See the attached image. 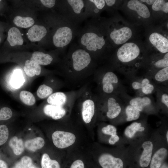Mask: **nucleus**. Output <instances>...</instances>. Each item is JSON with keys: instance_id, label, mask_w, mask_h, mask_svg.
I'll use <instances>...</instances> for the list:
<instances>
[{"instance_id": "obj_44", "label": "nucleus", "mask_w": 168, "mask_h": 168, "mask_svg": "<svg viewBox=\"0 0 168 168\" xmlns=\"http://www.w3.org/2000/svg\"><path fill=\"white\" fill-rule=\"evenodd\" d=\"M142 2H146L147 4L148 5H152L154 3L155 0H140Z\"/></svg>"}, {"instance_id": "obj_48", "label": "nucleus", "mask_w": 168, "mask_h": 168, "mask_svg": "<svg viewBox=\"0 0 168 168\" xmlns=\"http://www.w3.org/2000/svg\"><path fill=\"white\" fill-rule=\"evenodd\" d=\"M1 0H0V2H1Z\"/></svg>"}, {"instance_id": "obj_24", "label": "nucleus", "mask_w": 168, "mask_h": 168, "mask_svg": "<svg viewBox=\"0 0 168 168\" xmlns=\"http://www.w3.org/2000/svg\"><path fill=\"white\" fill-rule=\"evenodd\" d=\"M144 129L145 128L142 126L141 123L134 122L126 127L124 131V134L126 136L131 138L134 136L137 132H142Z\"/></svg>"}, {"instance_id": "obj_33", "label": "nucleus", "mask_w": 168, "mask_h": 168, "mask_svg": "<svg viewBox=\"0 0 168 168\" xmlns=\"http://www.w3.org/2000/svg\"><path fill=\"white\" fill-rule=\"evenodd\" d=\"M9 136L7 127L5 125H0V146L4 144L7 140Z\"/></svg>"}, {"instance_id": "obj_35", "label": "nucleus", "mask_w": 168, "mask_h": 168, "mask_svg": "<svg viewBox=\"0 0 168 168\" xmlns=\"http://www.w3.org/2000/svg\"><path fill=\"white\" fill-rule=\"evenodd\" d=\"M155 66L158 68H164L168 67V53L164 55L163 58L157 60L154 63Z\"/></svg>"}, {"instance_id": "obj_38", "label": "nucleus", "mask_w": 168, "mask_h": 168, "mask_svg": "<svg viewBox=\"0 0 168 168\" xmlns=\"http://www.w3.org/2000/svg\"><path fill=\"white\" fill-rule=\"evenodd\" d=\"M40 1L44 7L48 8L54 7L57 1L55 0H41Z\"/></svg>"}, {"instance_id": "obj_30", "label": "nucleus", "mask_w": 168, "mask_h": 168, "mask_svg": "<svg viewBox=\"0 0 168 168\" xmlns=\"http://www.w3.org/2000/svg\"><path fill=\"white\" fill-rule=\"evenodd\" d=\"M31 159L27 156L23 157L21 160L16 163L12 168H34L32 165Z\"/></svg>"}, {"instance_id": "obj_31", "label": "nucleus", "mask_w": 168, "mask_h": 168, "mask_svg": "<svg viewBox=\"0 0 168 168\" xmlns=\"http://www.w3.org/2000/svg\"><path fill=\"white\" fill-rule=\"evenodd\" d=\"M152 10L155 11H162L166 13L168 12V2L165 0H155L152 6Z\"/></svg>"}, {"instance_id": "obj_41", "label": "nucleus", "mask_w": 168, "mask_h": 168, "mask_svg": "<svg viewBox=\"0 0 168 168\" xmlns=\"http://www.w3.org/2000/svg\"><path fill=\"white\" fill-rule=\"evenodd\" d=\"M161 101L168 107V95L166 93L163 94L161 97Z\"/></svg>"}, {"instance_id": "obj_39", "label": "nucleus", "mask_w": 168, "mask_h": 168, "mask_svg": "<svg viewBox=\"0 0 168 168\" xmlns=\"http://www.w3.org/2000/svg\"><path fill=\"white\" fill-rule=\"evenodd\" d=\"M70 168H84V164L81 160H77L73 162Z\"/></svg>"}, {"instance_id": "obj_18", "label": "nucleus", "mask_w": 168, "mask_h": 168, "mask_svg": "<svg viewBox=\"0 0 168 168\" xmlns=\"http://www.w3.org/2000/svg\"><path fill=\"white\" fill-rule=\"evenodd\" d=\"M167 154V150L162 147L157 150L151 161L150 168H159Z\"/></svg>"}, {"instance_id": "obj_45", "label": "nucleus", "mask_w": 168, "mask_h": 168, "mask_svg": "<svg viewBox=\"0 0 168 168\" xmlns=\"http://www.w3.org/2000/svg\"><path fill=\"white\" fill-rule=\"evenodd\" d=\"M159 168H168V165L166 163H164Z\"/></svg>"}, {"instance_id": "obj_29", "label": "nucleus", "mask_w": 168, "mask_h": 168, "mask_svg": "<svg viewBox=\"0 0 168 168\" xmlns=\"http://www.w3.org/2000/svg\"><path fill=\"white\" fill-rule=\"evenodd\" d=\"M24 82V79L21 72L19 70L15 71L11 77V83L12 86L15 88H19Z\"/></svg>"}, {"instance_id": "obj_8", "label": "nucleus", "mask_w": 168, "mask_h": 168, "mask_svg": "<svg viewBox=\"0 0 168 168\" xmlns=\"http://www.w3.org/2000/svg\"><path fill=\"white\" fill-rule=\"evenodd\" d=\"M108 37L115 44L119 45L125 43L132 36V31L128 27H124L119 29L114 28L113 30H107Z\"/></svg>"}, {"instance_id": "obj_7", "label": "nucleus", "mask_w": 168, "mask_h": 168, "mask_svg": "<svg viewBox=\"0 0 168 168\" xmlns=\"http://www.w3.org/2000/svg\"><path fill=\"white\" fill-rule=\"evenodd\" d=\"M52 139L53 143L56 147L63 149L72 145L75 141L76 137L71 132L57 131L53 133Z\"/></svg>"}, {"instance_id": "obj_10", "label": "nucleus", "mask_w": 168, "mask_h": 168, "mask_svg": "<svg viewBox=\"0 0 168 168\" xmlns=\"http://www.w3.org/2000/svg\"><path fill=\"white\" fill-rule=\"evenodd\" d=\"M105 6L104 0H86L85 14L86 17L97 18Z\"/></svg>"}, {"instance_id": "obj_28", "label": "nucleus", "mask_w": 168, "mask_h": 168, "mask_svg": "<svg viewBox=\"0 0 168 168\" xmlns=\"http://www.w3.org/2000/svg\"><path fill=\"white\" fill-rule=\"evenodd\" d=\"M53 89L50 86L44 84L40 85L36 93L41 99L48 97L53 93Z\"/></svg>"}, {"instance_id": "obj_19", "label": "nucleus", "mask_w": 168, "mask_h": 168, "mask_svg": "<svg viewBox=\"0 0 168 168\" xmlns=\"http://www.w3.org/2000/svg\"><path fill=\"white\" fill-rule=\"evenodd\" d=\"M24 70L28 76L33 77L35 75H39L41 72V67L40 65L30 60L26 61Z\"/></svg>"}, {"instance_id": "obj_11", "label": "nucleus", "mask_w": 168, "mask_h": 168, "mask_svg": "<svg viewBox=\"0 0 168 168\" xmlns=\"http://www.w3.org/2000/svg\"><path fill=\"white\" fill-rule=\"evenodd\" d=\"M99 162L103 168H123V162L119 158L108 153L101 155L99 159Z\"/></svg>"}, {"instance_id": "obj_6", "label": "nucleus", "mask_w": 168, "mask_h": 168, "mask_svg": "<svg viewBox=\"0 0 168 168\" xmlns=\"http://www.w3.org/2000/svg\"><path fill=\"white\" fill-rule=\"evenodd\" d=\"M140 49L135 44L129 42L124 44L118 49L117 56L121 62L127 63L137 58L140 54Z\"/></svg>"}, {"instance_id": "obj_47", "label": "nucleus", "mask_w": 168, "mask_h": 168, "mask_svg": "<svg viewBox=\"0 0 168 168\" xmlns=\"http://www.w3.org/2000/svg\"><path fill=\"white\" fill-rule=\"evenodd\" d=\"M1 42V38L0 37V43Z\"/></svg>"}, {"instance_id": "obj_17", "label": "nucleus", "mask_w": 168, "mask_h": 168, "mask_svg": "<svg viewBox=\"0 0 168 168\" xmlns=\"http://www.w3.org/2000/svg\"><path fill=\"white\" fill-rule=\"evenodd\" d=\"M31 60L39 65H47L51 64L54 60L53 56L49 54L40 51L34 52Z\"/></svg>"}, {"instance_id": "obj_14", "label": "nucleus", "mask_w": 168, "mask_h": 168, "mask_svg": "<svg viewBox=\"0 0 168 168\" xmlns=\"http://www.w3.org/2000/svg\"><path fill=\"white\" fill-rule=\"evenodd\" d=\"M143 151L139 160V164L141 167H147L150 163L153 150V144L149 141H145L142 144Z\"/></svg>"}, {"instance_id": "obj_13", "label": "nucleus", "mask_w": 168, "mask_h": 168, "mask_svg": "<svg viewBox=\"0 0 168 168\" xmlns=\"http://www.w3.org/2000/svg\"><path fill=\"white\" fill-rule=\"evenodd\" d=\"M47 34V30L43 26L35 25L28 30L27 37L31 42L40 41L45 37Z\"/></svg>"}, {"instance_id": "obj_20", "label": "nucleus", "mask_w": 168, "mask_h": 168, "mask_svg": "<svg viewBox=\"0 0 168 168\" xmlns=\"http://www.w3.org/2000/svg\"><path fill=\"white\" fill-rule=\"evenodd\" d=\"M151 102V99L148 97H138L132 99L129 101V104L130 105L141 112L143 110L145 107L150 105Z\"/></svg>"}, {"instance_id": "obj_26", "label": "nucleus", "mask_w": 168, "mask_h": 168, "mask_svg": "<svg viewBox=\"0 0 168 168\" xmlns=\"http://www.w3.org/2000/svg\"><path fill=\"white\" fill-rule=\"evenodd\" d=\"M20 98L21 101L25 104L28 105H32L35 102V99L33 94L30 92L22 91L20 94Z\"/></svg>"}, {"instance_id": "obj_1", "label": "nucleus", "mask_w": 168, "mask_h": 168, "mask_svg": "<svg viewBox=\"0 0 168 168\" xmlns=\"http://www.w3.org/2000/svg\"><path fill=\"white\" fill-rule=\"evenodd\" d=\"M61 64L66 86L76 88L81 87L89 82L97 68L98 63L77 43H72L64 55Z\"/></svg>"}, {"instance_id": "obj_15", "label": "nucleus", "mask_w": 168, "mask_h": 168, "mask_svg": "<svg viewBox=\"0 0 168 168\" xmlns=\"http://www.w3.org/2000/svg\"><path fill=\"white\" fill-rule=\"evenodd\" d=\"M127 7L129 9L136 11L139 15L143 18H147L150 16V13L147 7L138 0L129 1L127 4Z\"/></svg>"}, {"instance_id": "obj_37", "label": "nucleus", "mask_w": 168, "mask_h": 168, "mask_svg": "<svg viewBox=\"0 0 168 168\" xmlns=\"http://www.w3.org/2000/svg\"><path fill=\"white\" fill-rule=\"evenodd\" d=\"M154 89V86L150 83L145 85L141 89L142 92L145 94L151 93Z\"/></svg>"}, {"instance_id": "obj_3", "label": "nucleus", "mask_w": 168, "mask_h": 168, "mask_svg": "<svg viewBox=\"0 0 168 168\" xmlns=\"http://www.w3.org/2000/svg\"><path fill=\"white\" fill-rule=\"evenodd\" d=\"M59 20L52 41L54 46L63 52L77 37L81 28L80 25L69 21L61 15Z\"/></svg>"}, {"instance_id": "obj_43", "label": "nucleus", "mask_w": 168, "mask_h": 168, "mask_svg": "<svg viewBox=\"0 0 168 168\" xmlns=\"http://www.w3.org/2000/svg\"><path fill=\"white\" fill-rule=\"evenodd\" d=\"M0 168H8L7 163L1 160H0Z\"/></svg>"}, {"instance_id": "obj_4", "label": "nucleus", "mask_w": 168, "mask_h": 168, "mask_svg": "<svg viewBox=\"0 0 168 168\" xmlns=\"http://www.w3.org/2000/svg\"><path fill=\"white\" fill-rule=\"evenodd\" d=\"M60 4L61 15L69 21L80 25L87 19L86 0H62Z\"/></svg>"}, {"instance_id": "obj_34", "label": "nucleus", "mask_w": 168, "mask_h": 168, "mask_svg": "<svg viewBox=\"0 0 168 168\" xmlns=\"http://www.w3.org/2000/svg\"><path fill=\"white\" fill-rule=\"evenodd\" d=\"M12 115V113L10 109L6 107H2L0 110V121L8 119Z\"/></svg>"}, {"instance_id": "obj_21", "label": "nucleus", "mask_w": 168, "mask_h": 168, "mask_svg": "<svg viewBox=\"0 0 168 168\" xmlns=\"http://www.w3.org/2000/svg\"><path fill=\"white\" fill-rule=\"evenodd\" d=\"M44 141L42 138L38 137L26 141L25 142V146L28 150L35 152L44 146Z\"/></svg>"}, {"instance_id": "obj_25", "label": "nucleus", "mask_w": 168, "mask_h": 168, "mask_svg": "<svg viewBox=\"0 0 168 168\" xmlns=\"http://www.w3.org/2000/svg\"><path fill=\"white\" fill-rule=\"evenodd\" d=\"M41 165L42 168H60L58 162L51 159L47 153H44L42 156Z\"/></svg>"}, {"instance_id": "obj_22", "label": "nucleus", "mask_w": 168, "mask_h": 168, "mask_svg": "<svg viewBox=\"0 0 168 168\" xmlns=\"http://www.w3.org/2000/svg\"><path fill=\"white\" fill-rule=\"evenodd\" d=\"M9 146L12 149L14 153L17 155L21 154L24 150V143L22 140L14 136L11 139L9 142Z\"/></svg>"}, {"instance_id": "obj_40", "label": "nucleus", "mask_w": 168, "mask_h": 168, "mask_svg": "<svg viewBox=\"0 0 168 168\" xmlns=\"http://www.w3.org/2000/svg\"><path fill=\"white\" fill-rule=\"evenodd\" d=\"M119 139V137L116 134L111 136L109 140V143L111 145L114 144Z\"/></svg>"}, {"instance_id": "obj_27", "label": "nucleus", "mask_w": 168, "mask_h": 168, "mask_svg": "<svg viewBox=\"0 0 168 168\" xmlns=\"http://www.w3.org/2000/svg\"><path fill=\"white\" fill-rule=\"evenodd\" d=\"M125 113L127 116L126 120L128 121L137 120L140 116V112L130 105L126 107Z\"/></svg>"}, {"instance_id": "obj_2", "label": "nucleus", "mask_w": 168, "mask_h": 168, "mask_svg": "<svg viewBox=\"0 0 168 168\" xmlns=\"http://www.w3.org/2000/svg\"><path fill=\"white\" fill-rule=\"evenodd\" d=\"M105 30L97 18L86 21L77 36L78 45L88 52L97 63L105 57L107 41Z\"/></svg>"}, {"instance_id": "obj_32", "label": "nucleus", "mask_w": 168, "mask_h": 168, "mask_svg": "<svg viewBox=\"0 0 168 168\" xmlns=\"http://www.w3.org/2000/svg\"><path fill=\"white\" fill-rule=\"evenodd\" d=\"M155 79L159 82H164L168 79V67L163 68L158 72L154 76Z\"/></svg>"}, {"instance_id": "obj_42", "label": "nucleus", "mask_w": 168, "mask_h": 168, "mask_svg": "<svg viewBox=\"0 0 168 168\" xmlns=\"http://www.w3.org/2000/svg\"><path fill=\"white\" fill-rule=\"evenodd\" d=\"M105 5L108 7H111L113 6L116 2L114 0H105Z\"/></svg>"}, {"instance_id": "obj_16", "label": "nucleus", "mask_w": 168, "mask_h": 168, "mask_svg": "<svg viewBox=\"0 0 168 168\" xmlns=\"http://www.w3.org/2000/svg\"><path fill=\"white\" fill-rule=\"evenodd\" d=\"M7 40L12 46L22 45L23 43L21 33L17 28L15 27H12L9 30Z\"/></svg>"}, {"instance_id": "obj_23", "label": "nucleus", "mask_w": 168, "mask_h": 168, "mask_svg": "<svg viewBox=\"0 0 168 168\" xmlns=\"http://www.w3.org/2000/svg\"><path fill=\"white\" fill-rule=\"evenodd\" d=\"M13 23L17 26L26 28L32 26L35 21L31 17L17 16L14 18Z\"/></svg>"}, {"instance_id": "obj_9", "label": "nucleus", "mask_w": 168, "mask_h": 168, "mask_svg": "<svg viewBox=\"0 0 168 168\" xmlns=\"http://www.w3.org/2000/svg\"><path fill=\"white\" fill-rule=\"evenodd\" d=\"M73 105L61 106L47 104L44 107L43 111L46 115L53 119L58 120L64 117Z\"/></svg>"}, {"instance_id": "obj_5", "label": "nucleus", "mask_w": 168, "mask_h": 168, "mask_svg": "<svg viewBox=\"0 0 168 168\" xmlns=\"http://www.w3.org/2000/svg\"><path fill=\"white\" fill-rule=\"evenodd\" d=\"M94 81L97 84L98 95L105 96L113 95L119 82L118 78L111 71L101 72L97 68L93 75Z\"/></svg>"}, {"instance_id": "obj_12", "label": "nucleus", "mask_w": 168, "mask_h": 168, "mask_svg": "<svg viewBox=\"0 0 168 168\" xmlns=\"http://www.w3.org/2000/svg\"><path fill=\"white\" fill-rule=\"evenodd\" d=\"M150 43L160 52L166 53L168 52V39L156 32L152 33L149 36Z\"/></svg>"}, {"instance_id": "obj_46", "label": "nucleus", "mask_w": 168, "mask_h": 168, "mask_svg": "<svg viewBox=\"0 0 168 168\" xmlns=\"http://www.w3.org/2000/svg\"><path fill=\"white\" fill-rule=\"evenodd\" d=\"M166 139L167 140V142H168V131H167V132L166 133Z\"/></svg>"}, {"instance_id": "obj_36", "label": "nucleus", "mask_w": 168, "mask_h": 168, "mask_svg": "<svg viewBox=\"0 0 168 168\" xmlns=\"http://www.w3.org/2000/svg\"><path fill=\"white\" fill-rule=\"evenodd\" d=\"M102 131L105 134L111 136L116 134L117 133V129L115 127L110 124L103 127L102 129Z\"/></svg>"}]
</instances>
